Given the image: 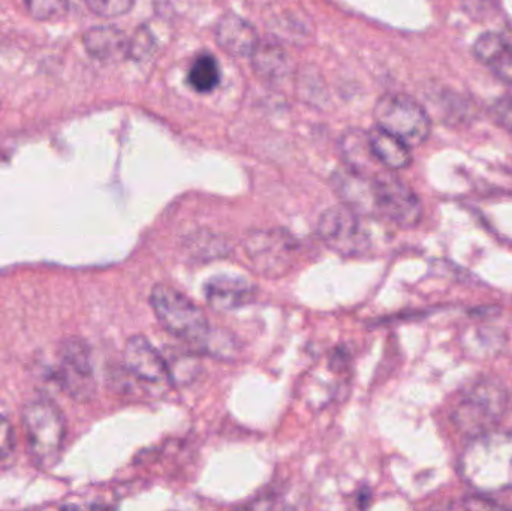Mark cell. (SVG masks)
Segmentation results:
<instances>
[{
    "mask_svg": "<svg viewBox=\"0 0 512 511\" xmlns=\"http://www.w3.org/2000/svg\"><path fill=\"white\" fill-rule=\"evenodd\" d=\"M150 305L165 330L204 353L215 329L210 326L209 318L200 306L176 288L165 284L153 287Z\"/></svg>",
    "mask_w": 512,
    "mask_h": 511,
    "instance_id": "obj_2",
    "label": "cell"
},
{
    "mask_svg": "<svg viewBox=\"0 0 512 511\" xmlns=\"http://www.w3.org/2000/svg\"><path fill=\"white\" fill-rule=\"evenodd\" d=\"M15 450V431L8 419L0 416V461L9 458Z\"/></svg>",
    "mask_w": 512,
    "mask_h": 511,
    "instance_id": "obj_23",
    "label": "cell"
},
{
    "mask_svg": "<svg viewBox=\"0 0 512 511\" xmlns=\"http://www.w3.org/2000/svg\"><path fill=\"white\" fill-rule=\"evenodd\" d=\"M27 12L38 21L59 20L68 12L69 0H23Z\"/></svg>",
    "mask_w": 512,
    "mask_h": 511,
    "instance_id": "obj_20",
    "label": "cell"
},
{
    "mask_svg": "<svg viewBox=\"0 0 512 511\" xmlns=\"http://www.w3.org/2000/svg\"><path fill=\"white\" fill-rule=\"evenodd\" d=\"M508 408L504 384L492 378L475 381L463 393L453 411V422L466 437L472 438L496 429Z\"/></svg>",
    "mask_w": 512,
    "mask_h": 511,
    "instance_id": "obj_3",
    "label": "cell"
},
{
    "mask_svg": "<svg viewBox=\"0 0 512 511\" xmlns=\"http://www.w3.org/2000/svg\"><path fill=\"white\" fill-rule=\"evenodd\" d=\"M375 185V212L402 228H412L423 218L420 198L408 185L390 176L373 177Z\"/></svg>",
    "mask_w": 512,
    "mask_h": 511,
    "instance_id": "obj_9",
    "label": "cell"
},
{
    "mask_svg": "<svg viewBox=\"0 0 512 511\" xmlns=\"http://www.w3.org/2000/svg\"><path fill=\"white\" fill-rule=\"evenodd\" d=\"M490 114L498 125L512 132V96L498 99L490 108Z\"/></svg>",
    "mask_w": 512,
    "mask_h": 511,
    "instance_id": "obj_22",
    "label": "cell"
},
{
    "mask_svg": "<svg viewBox=\"0 0 512 511\" xmlns=\"http://www.w3.org/2000/svg\"><path fill=\"white\" fill-rule=\"evenodd\" d=\"M342 149L346 159L351 162L352 170L361 171V164L367 158L376 159L370 147L369 134H363L358 129H351L343 134Z\"/></svg>",
    "mask_w": 512,
    "mask_h": 511,
    "instance_id": "obj_19",
    "label": "cell"
},
{
    "mask_svg": "<svg viewBox=\"0 0 512 511\" xmlns=\"http://www.w3.org/2000/svg\"><path fill=\"white\" fill-rule=\"evenodd\" d=\"M379 128L400 138L409 147L421 146L429 138L432 123L420 102L403 93L382 96L375 107Z\"/></svg>",
    "mask_w": 512,
    "mask_h": 511,
    "instance_id": "obj_5",
    "label": "cell"
},
{
    "mask_svg": "<svg viewBox=\"0 0 512 511\" xmlns=\"http://www.w3.org/2000/svg\"><path fill=\"white\" fill-rule=\"evenodd\" d=\"M207 303L215 311H236L249 305L256 296L251 282L237 276H216L204 287Z\"/></svg>",
    "mask_w": 512,
    "mask_h": 511,
    "instance_id": "obj_11",
    "label": "cell"
},
{
    "mask_svg": "<svg viewBox=\"0 0 512 511\" xmlns=\"http://www.w3.org/2000/svg\"><path fill=\"white\" fill-rule=\"evenodd\" d=\"M23 426L33 461L42 468L53 467L66 437L62 410L53 401L36 399L24 407Z\"/></svg>",
    "mask_w": 512,
    "mask_h": 511,
    "instance_id": "obj_4",
    "label": "cell"
},
{
    "mask_svg": "<svg viewBox=\"0 0 512 511\" xmlns=\"http://www.w3.org/2000/svg\"><path fill=\"white\" fill-rule=\"evenodd\" d=\"M459 474L480 494L512 489V432L492 431L472 437L459 458Z\"/></svg>",
    "mask_w": 512,
    "mask_h": 511,
    "instance_id": "obj_1",
    "label": "cell"
},
{
    "mask_svg": "<svg viewBox=\"0 0 512 511\" xmlns=\"http://www.w3.org/2000/svg\"><path fill=\"white\" fill-rule=\"evenodd\" d=\"M465 509H493V507H499L498 504L490 503L486 500H478V498H471V500L465 501L463 504Z\"/></svg>",
    "mask_w": 512,
    "mask_h": 511,
    "instance_id": "obj_24",
    "label": "cell"
},
{
    "mask_svg": "<svg viewBox=\"0 0 512 511\" xmlns=\"http://www.w3.org/2000/svg\"><path fill=\"white\" fill-rule=\"evenodd\" d=\"M87 53L99 62H120L131 56V39L114 26H98L83 36Z\"/></svg>",
    "mask_w": 512,
    "mask_h": 511,
    "instance_id": "obj_13",
    "label": "cell"
},
{
    "mask_svg": "<svg viewBox=\"0 0 512 511\" xmlns=\"http://www.w3.org/2000/svg\"><path fill=\"white\" fill-rule=\"evenodd\" d=\"M334 186L346 206L351 207L355 212L376 213L373 177L351 168L349 171H340L336 174Z\"/></svg>",
    "mask_w": 512,
    "mask_h": 511,
    "instance_id": "obj_14",
    "label": "cell"
},
{
    "mask_svg": "<svg viewBox=\"0 0 512 511\" xmlns=\"http://www.w3.org/2000/svg\"><path fill=\"white\" fill-rule=\"evenodd\" d=\"M474 53L499 80L512 84V45L495 32L483 33L475 41Z\"/></svg>",
    "mask_w": 512,
    "mask_h": 511,
    "instance_id": "obj_15",
    "label": "cell"
},
{
    "mask_svg": "<svg viewBox=\"0 0 512 511\" xmlns=\"http://www.w3.org/2000/svg\"><path fill=\"white\" fill-rule=\"evenodd\" d=\"M316 234L342 257H361L370 248V237L360 216L348 206H334L319 216Z\"/></svg>",
    "mask_w": 512,
    "mask_h": 511,
    "instance_id": "obj_6",
    "label": "cell"
},
{
    "mask_svg": "<svg viewBox=\"0 0 512 511\" xmlns=\"http://www.w3.org/2000/svg\"><path fill=\"white\" fill-rule=\"evenodd\" d=\"M251 59L256 74L265 80H282L289 72L288 54L277 42L259 41Z\"/></svg>",
    "mask_w": 512,
    "mask_h": 511,
    "instance_id": "obj_17",
    "label": "cell"
},
{
    "mask_svg": "<svg viewBox=\"0 0 512 511\" xmlns=\"http://www.w3.org/2000/svg\"><path fill=\"white\" fill-rule=\"evenodd\" d=\"M215 38L219 47L234 57H251L261 41L255 27L237 14H227L219 20Z\"/></svg>",
    "mask_w": 512,
    "mask_h": 511,
    "instance_id": "obj_12",
    "label": "cell"
},
{
    "mask_svg": "<svg viewBox=\"0 0 512 511\" xmlns=\"http://www.w3.org/2000/svg\"><path fill=\"white\" fill-rule=\"evenodd\" d=\"M221 81V68L212 54H201L189 69V83L197 92L209 93Z\"/></svg>",
    "mask_w": 512,
    "mask_h": 511,
    "instance_id": "obj_18",
    "label": "cell"
},
{
    "mask_svg": "<svg viewBox=\"0 0 512 511\" xmlns=\"http://www.w3.org/2000/svg\"><path fill=\"white\" fill-rule=\"evenodd\" d=\"M123 362L126 371L135 380L153 386L171 384L167 359L144 336L135 335L128 339L123 350Z\"/></svg>",
    "mask_w": 512,
    "mask_h": 511,
    "instance_id": "obj_10",
    "label": "cell"
},
{
    "mask_svg": "<svg viewBox=\"0 0 512 511\" xmlns=\"http://www.w3.org/2000/svg\"><path fill=\"white\" fill-rule=\"evenodd\" d=\"M369 141L376 161L390 170H403L411 165L412 156L408 144L390 132L376 126L370 131Z\"/></svg>",
    "mask_w": 512,
    "mask_h": 511,
    "instance_id": "obj_16",
    "label": "cell"
},
{
    "mask_svg": "<svg viewBox=\"0 0 512 511\" xmlns=\"http://www.w3.org/2000/svg\"><path fill=\"white\" fill-rule=\"evenodd\" d=\"M297 240L288 231L258 230L252 231L245 240V251L256 272L270 278L285 275L294 266L297 258Z\"/></svg>",
    "mask_w": 512,
    "mask_h": 511,
    "instance_id": "obj_8",
    "label": "cell"
},
{
    "mask_svg": "<svg viewBox=\"0 0 512 511\" xmlns=\"http://www.w3.org/2000/svg\"><path fill=\"white\" fill-rule=\"evenodd\" d=\"M54 378L75 401H92L96 392L95 372L92 353L83 339L68 338L59 345Z\"/></svg>",
    "mask_w": 512,
    "mask_h": 511,
    "instance_id": "obj_7",
    "label": "cell"
},
{
    "mask_svg": "<svg viewBox=\"0 0 512 511\" xmlns=\"http://www.w3.org/2000/svg\"><path fill=\"white\" fill-rule=\"evenodd\" d=\"M86 5L99 17L114 18L128 14L134 8L135 0H86Z\"/></svg>",
    "mask_w": 512,
    "mask_h": 511,
    "instance_id": "obj_21",
    "label": "cell"
}]
</instances>
